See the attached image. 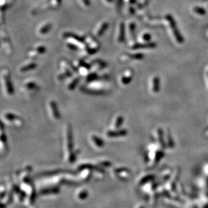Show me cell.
Segmentation results:
<instances>
[{
  "mask_svg": "<svg viewBox=\"0 0 208 208\" xmlns=\"http://www.w3.org/2000/svg\"><path fill=\"white\" fill-rule=\"evenodd\" d=\"M65 144L67 156L74 152V137L73 131L71 125L67 124L65 127Z\"/></svg>",
  "mask_w": 208,
  "mask_h": 208,
  "instance_id": "cell-1",
  "label": "cell"
},
{
  "mask_svg": "<svg viewBox=\"0 0 208 208\" xmlns=\"http://www.w3.org/2000/svg\"><path fill=\"white\" fill-rule=\"evenodd\" d=\"M3 119L7 122L16 127H22L24 125V120L21 117L12 112H6L3 115Z\"/></svg>",
  "mask_w": 208,
  "mask_h": 208,
  "instance_id": "cell-2",
  "label": "cell"
},
{
  "mask_svg": "<svg viewBox=\"0 0 208 208\" xmlns=\"http://www.w3.org/2000/svg\"><path fill=\"white\" fill-rule=\"evenodd\" d=\"M113 174L116 178L120 181H128L131 177V172L125 167H118L113 169Z\"/></svg>",
  "mask_w": 208,
  "mask_h": 208,
  "instance_id": "cell-3",
  "label": "cell"
},
{
  "mask_svg": "<svg viewBox=\"0 0 208 208\" xmlns=\"http://www.w3.org/2000/svg\"><path fill=\"white\" fill-rule=\"evenodd\" d=\"M33 170V167L31 166H27L22 169L18 170L16 172V180L19 183H21L26 180L30 179V175Z\"/></svg>",
  "mask_w": 208,
  "mask_h": 208,
  "instance_id": "cell-4",
  "label": "cell"
},
{
  "mask_svg": "<svg viewBox=\"0 0 208 208\" xmlns=\"http://www.w3.org/2000/svg\"><path fill=\"white\" fill-rule=\"evenodd\" d=\"M3 79L5 84V88L8 95H12L14 92V88L11 80L10 72L7 70H4L3 72Z\"/></svg>",
  "mask_w": 208,
  "mask_h": 208,
  "instance_id": "cell-5",
  "label": "cell"
},
{
  "mask_svg": "<svg viewBox=\"0 0 208 208\" xmlns=\"http://www.w3.org/2000/svg\"><path fill=\"white\" fill-rule=\"evenodd\" d=\"M127 134H128V132H127V129H114L112 130H109L106 132V136L109 138H117L126 136Z\"/></svg>",
  "mask_w": 208,
  "mask_h": 208,
  "instance_id": "cell-6",
  "label": "cell"
},
{
  "mask_svg": "<svg viewBox=\"0 0 208 208\" xmlns=\"http://www.w3.org/2000/svg\"><path fill=\"white\" fill-rule=\"evenodd\" d=\"M60 193L59 186H49L45 187L39 191L40 195H57Z\"/></svg>",
  "mask_w": 208,
  "mask_h": 208,
  "instance_id": "cell-7",
  "label": "cell"
},
{
  "mask_svg": "<svg viewBox=\"0 0 208 208\" xmlns=\"http://www.w3.org/2000/svg\"><path fill=\"white\" fill-rule=\"evenodd\" d=\"M80 90L84 93L90 95H102L106 94V90H100L91 87H86V86H82L80 87Z\"/></svg>",
  "mask_w": 208,
  "mask_h": 208,
  "instance_id": "cell-8",
  "label": "cell"
},
{
  "mask_svg": "<svg viewBox=\"0 0 208 208\" xmlns=\"http://www.w3.org/2000/svg\"><path fill=\"white\" fill-rule=\"evenodd\" d=\"M49 108L53 118L55 120H59L61 119V113H60L57 103L55 100H51L49 102Z\"/></svg>",
  "mask_w": 208,
  "mask_h": 208,
  "instance_id": "cell-9",
  "label": "cell"
},
{
  "mask_svg": "<svg viewBox=\"0 0 208 208\" xmlns=\"http://www.w3.org/2000/svg\"><path fill=\"white\" fill-rule=\"evenodd\" d=\"M63 37L65 39H72L74 41H76V42L80 43V44L84 45L85 46L86 41H85V38L84 37H80L78 35H76V34L70 33V32H65L63 34Z\"/></svg>",
  "mask_w": 208,
  "mask_h": 208,
  "instance_id": "cell-10",
  "label": "cell"
},
{
  "mask_svg": "<svg viewBox=\"0 0 208 208\" xmlns=\"http://www.w3.org/2000/svg\"><path fill=\"white\" fill-rule=\"evenodd\" d=\"M69 170H62V169H57V170H49V171H46V172H43L39 173V176L40 177H55V176H58L60 175H63V174H65L67 172H68Z\"/></svg>",
  "mask_w": 208,
  "mask_h": 208,
  "instance_id": "cell-11",
  "label": "cell"
},
{
  "mask_svg": "<svg viewBox=\"0 0 208 208\" xmlns=\"http://www.w3.org/2000/svg\"><path fill=\"white\" fill-rule=\"evenodd\" d=\"M133 78V74L130 70H127L125 72L121 78V82L123 85H127L132 82Z\"/></svg>",
  "mask_w": 208,
  "mask_h": 208,
  "instance_id": "cell-12",
  "label": "cell"
},
{
  "mask_svg": "<svg viewBox=\"0 0 208 208\" xmlns=\"http://www.w3.org/2000/svg\"><path fill=\"white\" fill-rule=\"evenodd\" d=\"M91 141L92 142L94 145L96 146L98 148H102L104 146V142L103 141L100 137L96 136V135H93L90 137Z\"/></svg>",
  "mask_w": 208,
  "mask_h": 208,
  "instance_id": "cell-13",
  "label": "cell"
},
{
  "mask_svg": "<svg viewBox=\"0 0 208 208\" xmlns=\"http://www.w3.org/2000/svg\"><path fill=\"white\" fill-rule=\"evenodd\" d=\"M119 35H118V42L122 43L125 41V27L124 22H121L119 26Z\"/></svg>",
  "mask_w": 208,
  "mask_h": 208,
  "instance_id": "cell-14",
  "label": "cell"
},
{
  "mask_svg": "<svg viewBox=\"0 0 208 208\" xmlns=\"http://www.w3.org/2000/svg\"><path fill=\"white\" fill-rule=\"evenodd\" d=\"M7 150V140L6 135L1 131V154L5 153Z\"/></svg>",
  "mask_w": 208,
  "mask_h": 208,
  "instance_id": "cell-15",
  "label": "cell"
},
{
  "mask_svg": "<svg viewBox=\"0 0 208 208\" xmlns=\"http://www.w3.org/2000/svg\"><path fill=\"white\" fill-rule=\"evenodd\" d=\"M24 88L29 92H36L39 90V86L34 82H29L25 84Z\"/></svg>",
  "mask_w": 208,
  "mask_h": 208,
  "instance_id": "cell-16",
  "label": "cell"
},
{
  "mask_svg": "<svg viewBox=\"0 0 208 208\" xmlns=\"http://www.w3.org/2000/svg\"><path fill=\"white\" fill-rule=\"evenodd\" d=\"M80 151L79 150H74V152H72V154H70L67 156V159L69 164H73V163L76 162L77 157H78V156L80 154Z\"/></svg>",
  "mask_w": 208,
  "mask_h": 208,
  "instance_id": "cell-17",
  "label": "cell"
},
{
  "mask_svg": "<svg viewBox=\"0 0 208 208\" xmlns=\"http://www.w3.org/2000/svg\"><path fill=\"white\" fill-rule=\"evenodd\" d=\"M100 78L98 76V74L96 72H92L91 74H89L88 75L87 77H86V81L88 82V83H92V82H94L95 81H97V80H100Z\"/></svg>",
  "mask_w": 208,
  "mask_h": 208,
  "instance_id": "cell-18",
  "label": "cell"
},
{
  "mask_svg": "<svg viewBox=\"0 0 208 208\" xmlns=\"http://www.w3.org/2000/svg\"><path fill=\"white\" fill-rule=\"evenodd\" d=\"M123 121H124V117H123L122 115H118L116 119L114 121V125H113V127L114 129H118L121 128V127L122 126Z\"/></svg>",
  "mask_w": 208,
  "mask_h": 208,
  "instance_id": "cell-19",
  "label": "cell"
},
{
  "mask_svg": "<svg viewBox=\"0 0 208 208\" xmlns=\"http://www.w3.org/2000/svg\"><path fill=\"white\" fill-rule=\"evenodd\" d=\"M80 81V77H76V78H75L72 82H69L68 86H67V89H68L69 91H73L75 88H76L77 86H78V84H79Z\"/></svg>",
  "mask_w": 208,
  "mask_h": 208,
  "instance_id": "cell-20",
  "label": "cell"
},
{
  "mask_svg": "<svg viewBox=\"0 0 208 208\" xmlns=\"http://www.w3.org/2000/svg\"><path fill=\"white\" fill-rule=\"evenodd\" d=\"M37 64L35 63H29V64H27L25 65H24V66H22L21 68L20 69V71L21 72H29V71H31V70H33V69H35V68L37 67Z\"/></svg>",
  "mask_w": 208,
  "mask_h": 208,
  "instance_id": "cell-21",
  "label": "cell"
},
{
  "mask_svg": "<svg viewBox=\"0 0 208 208\" xmlns=\"http://www.w3.org/2000/svg\"><path fill=\"white\" fill-rule=\"evenodd\" d=\"M108 28V24L107 22H103V23L101 24L100 27H99L98 29V31L96 33V36L98 37H100L104 35V33H105L106 30Z\"/></svg>",
  "mask_w": 208,
  "mask_h": 208,
  "instance_id": "cell-22",
  "label": "cell"
},
{
  "mask_svg": "<svg viewBox=\"0 0 208 208\" xmlns=\"http://www.w3.org/2000/svg\"><path fill=\"white\" fill-rule=\"evenodd\" d=\"M88 195L89 193L86 189H82V190L78 191V194H77V197H78V199L83 201V200H85L88 197Z\"/></svg>",
  "mask_w": 208,
  "mask_h": 208,
  "instance_id": "cell-23",
  "label": "cell"
},
{
  "mask_svg": "<svg viewBox=\"0 0 208 208\" xmlns=\"http://www.w3.org/2000/svg\"><path fill=\"white\" fill-rule=\"evenodd\" d=\"M52 29V24L51 23H47L45 24L44 26H43L41 28L40 30H39V33L41 35H46L47 33H48Z\"/></svg>",
  "mask_w": 208,
  "mask_h": 208,
  "instance_id": "cell-24",
  "label": "cell"
},
{
  "mask_svg": "<svg viewBox=\"0 0 208 208\" xmlns=\"http://www.w3.org/2000/svg\"><path fill=\"white\" fill-rule=\"evenodd\" d=\"M92 64L94 65H96L98 66V68L99 70H101V69H103L104 67H107V63L106 62H104V61H102L100 59H96V60H94L92 61Z\"/></svg>",
  "mask_w": 208,
  "mask_h": 208,
  "instance_id": "cell-25",
  "label": "cell"
},
{
  "mask_svg": "<svg viewBox=\"0 0 208 208\" xmlns=\"http://www.w3.org/2000/svg\"><path fill=\"white\" fill-rule=\"evenodd\" d=\"M78 65H79L80 67H81L82 69H85V70H90L91 68V65L88 64L87 63H86L84 60L80 59L78 62Z\"/></svg>",
  "mask_w": 208,
  "mask_h": 208,
  "instance_id": "cell-26",
  "label": "cell"
},
{
  "mask_svg": "<svg viewBox=\"0 0 208 208\" xmlns=\"http://www.w3.org/2000/svg\"><path fill=\"white\" fill-rule=\"evenodd\" d=\"M152 178H153V176L152 175L145 176V177L142 178V179H140V181H139V185H144L145 184H146V183H148V181H150V180H152Z\"/></svg>",
  "mask_w": 208,
  "mask_h": 208,
  "instance_id": "cell-27",
  "label": "cell"
},
{
  "mask_svg": "<svg viewBox=\"0 0 208 208\" xmlns=\"http://www.w3.org/2000/svg\"><path fill=\"white\" fill-rule=\"evenodd\" d=\"M97 165H98L99 166H100V167L103 168H109L112 166V163L108 160H100L98 161Z\"/></svg>",
  "mask_w": 208,
  "mask_h": 208,
  "instance_id": "cell-28",
  "label": "cell"
},
{
  "mask_svg": "<svg viewBox=\"0 0 208 208\" xmlns=\"http://www.w3.org/2000/svg\"><path fill=\"white\" fill-rule=\"evenodd\" d=\"M61 3V0H51L50 6L52 9H57L59 8Z\"/></svg>",
  "mask_w": 208,
  "mask_h": 208,
  "instance_id": "cell-29",
  "label": "cell"
},
{
  "mask_svg": "<svg viewBox=\"0 0 208 208\" xmlns=\"http://www.w3.org/2000/svg\"><path fill=\"white\" fill-rule=\"evenodd\" d=\"M66 45L67 47V48L69 49L72 50V51H78V50H79V47H78V46L74 43L69 42V43H67Z\"/></svg>",
  "mask_w": 208,
  "mask_h": 208,
  "instance_id": "cell-30",
  "label": "cell"
},
{
  "mask_svg": "<svg viewBox=\"0 0 208 208\" xmlns=\"http://www.w3.org/2000/svg\"><path fill=\"white\" fill-rule=\"evenodd\" d=\"M35 51L38 54H43L45 53L46 47L45 46H39L36 48Z\"/></svg>",
  "mask_w": 208,
  "mask_h": 208,
  "instance_id": "cell-31",
  "label": "cell"
},
{
  "mask_svg": "<svg viewBox=\"0 0 208 208\" xmlns=\"http://www.w3.org/2000/svg\"><path fill=\"white\" fill-rule=\"evenodd\" d=\"M82 1L86 6H90V0H82Z\"/></svg>",
  "mask_w": 208,
  "mask_h": 208,
  "instance_id": "cell-32",
  "label": "cell"
},
{
  "mask_svg": "<svg viewBox=\"0 0 208 208\" xmlns=\"http://www.w3.org/2000/svg\"><path fill=\"white\" fill-rule=\"evenodd\" d=\"M106 2H108V3H111V2H112V1H113V0H106Z\"/></svg>",
  "mask_w": 208,
  "mask_h": 208,
  "instance_id": "cell-33",
  "label": "cell"
},
{
  "mask_svg": "<svg viewBox=\"0 0 208 208\" xmlns=\"http://www.w3.org/2000/svg\"><path fill=\"white\" fill-rule=\"evenodd\" d=\"M129 1H130L131 3H134V2H136V0H129Z\"/></svg>",
  "mask_w": 208,
  "mask_h": 208,
  "instance_id": "cell-34",
  "label": "cell"
},
{
  "mask_svg": "<svg viewBox=\"0 0 208 208\" xmlns=\"http://www.w3.org/2000/svg\"><path fill=\"white\" fill-rule=\"evenodd\" d=\"M139 208H144V207H143V206H140V207H139Z\"/></svg>",
  "mask_w": 208,
  "mask_h": 208,
  "instance_id": "cell-35",
  "label": "cell"
}]
</instances>
